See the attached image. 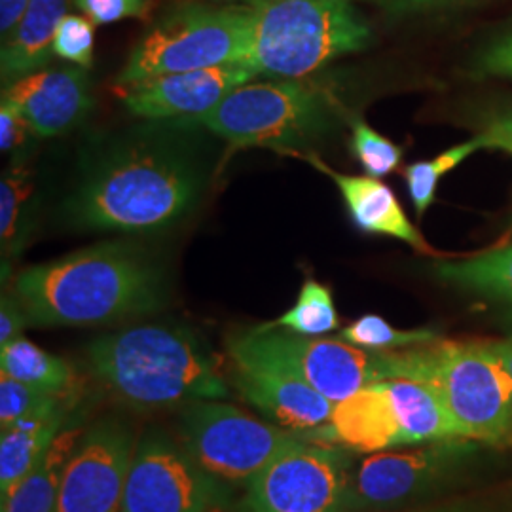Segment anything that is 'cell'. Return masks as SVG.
<instances>
[{"mask_svg": "<svg viewBox=\"0 0 512 512\" xmlns=\"http://www.w3.org/2000/svg\"><path fill=\"white\" fill-rule=\"evenodd\" d=\"M429 512H458V511H452V509H439V511H429Z\"/></svg>", "mask_w": 512, "mask_h": 512, "instance_id": "40", "label": "cell"}, {"mask_svg": "<svg viewBox=\"0 0 512 512\" xmlns=\"http://www.w3.org/2000/svg\"><path fill=\"white\" fill-rule=\"evenodd\" d=\"M31 175L23 167H12L4 173L0 183V239L4 255L18 253L21 245V215L33 186L29 183Z\"/></svg>", "mask_w": 512, "mask_h": 512, "instance_id": "29", "label": "cell"}, {"mask_svg": "<svg viewBox=\"0 0 512 512\" xmlns=\"http://www.w3.org/2000/svg\"><path fill=\"white\" fill-rule=\"evenodd\" d=\"M476 137L482 141V147L503 150L512 156V110L494 116Z\"/></svg>", "mask_w": 512, "mask_h": 512, "instance_id": "36", "label": "cell"}, {"mask_svg": "<svg viewBox=\"0 0 512 512\" xmlns=\"http://www.w3.org/2000/svg\"><path fill=\"white\" fill-rule=\"evenodd\" d=\"M135 448L128 423L112 416L95 421L67 459L55 512H122Z\"/></svg>", "mask_w": 512, "mask_h": 512, "instance_id": "13", "label": "cell"}, {"mask_svg": "<svg viewBox=\"0 0 512 512\" xmlns=\"http://www.w3.org/2000/svg\"><path fill=\"white\" fill-rule=\"evenodd\" d=\"M74 6L93 25H110L122 19L145 18L148 0H74Z\"/></svg>", "mask_w": 512, "mask_h": 512, "instance_id": "32", "label": "cell"}, {"mask_svg": "<svg viewBox=\"0 0 512 512\" xmlns=\"http://www.w3.org/2000/svg\"><path fill=\"white\" fill-rule=\"evenodd\" d=\"M228 353L239 395L275 425L306 435L330 420L332 401L291 368L256 349L243 334L228 340Z\"/></svg>", "mask_w": 512, "mask_h": 512, "instance_id": "14", "label": "cell"}, {"mask_svg": "<svg viewBox=\"0 0 512 512\" xmlns=\"http://www.w3.org/2000/svg\"><path fill=\"white\" fill-rule=\"evenodd\" d=\"M203 169L190 150L167 137H139L110 147L67 203L88 230L145 234L183 219L202 196Z\"/></svg>", "mask_w": 512, "mask_h": 512, "instance_id": "2", "label": "cell"}, {"mask_svg": "<svg viewBox=\"0 0 512 512\" xmlns=\"http://www.w3.org/2000/svg\"><path fill=\"white\" fill-rule=\"evenodd\" d=\"M65 404H74L73 393H52L33 385L18 382L6 374L0 376V427L6 429L14 423L37 414H44Z\"/></svg>", "mask_w": 512, "mask_h": 512, "instance_id": "28", "label": "cell"}, {"mask_svg": "<svg viewBox=\"0 0 512 512\" xmlns=\"http://www.w3.org/2000/svg\"><path fill=\"white\" fill-rule=\"evenodd\" d=\"M95 382L137 412L228 397L217 359L192 330L141 325L103 334L86 348Z\"/></svg>", "mask_w": 512, "mask_h": 512, "instance_id": "3", "label": "cell"}, {"mask_svg": "<svg viewBox=\"0 0 512 512\" xmlns=\"http://www.w3.org/2000/svg\"><path fill=\"white\" fill-rule=\"evenodd\" d=\"M349 450L304 439L245 488L236 512H349Z\"/></svg>", "mask_w": 512, "mask_h": 512, "instance_id": "9", "label": "cell"}, {"mask_svg": "<svg viewBox=\"0 0 512 512\" xmlns=\"http://www.w3.org/2000/svg\"><path fill=\"white\" fill-rule=\"evenodd\" d=\"M480 73L512 78V33L494 42L480 59Z\"/></svg>", "mask_w": 512, "mask_h": 512, "instance_id": "35", "label": "cell"}, {"mask_svg": "<svg viewBox=\"0 0 512 512\" xmlns=\"http://www.w3.org/2000/svg\"><path fill=\"white\" fill-rule=\"evenodd\" d=\"M256 76L243 65L162 74L120 86V99L133 116L154 122H184L215 109L228 93L253 82Z\"/></svg>", "mask_w": 512, "mask_h": 512, "instance_id": "15", "label": "cell"}, {"mask_svg": "<svg viewBox=\"0 0 512 512\" xmlns=\"http://www.w3.org/2000/svg\"><path fill=\"white\" fill-rule=\"evenodd\" d=\"M82 431L67 425L31 473L0 499L2 512H55L61 475Z\"/></svg>", "mask_w": 512, "mask_h": 512, "instance_id": "22", "label": "cell"}, {"mask_svg": "<svg viewBox=\"0 0 512 512\" xmlns=\"http://www.w3.org/2000/svg\"><path fill=\"white\" fill-rule=\"evenodd\" d=\"M473 446L467 439L418 444L414 450L368 454L351 471L349 512L389 511L448 482Z\"/></svg>", "mask_w": 512, "mask_h": 512, "instance_id": "11", "label": "cell"}, {"mask_svg": "<svg viewBox=\"0 0 512 512\" xmlns=\"http://www.w3.org/2000/svg\"><path fill=\"white\" fill-rule=\"evenodd\" d=\"M29 0H0V35L10 37L27 10Z\"/></svg>", "mask_w": 512, "mask_h": 512, "instance_id": "37", "label": "cell"}, {"mask_svg": "<svg viewBox=\"0 0 512 512\" xmlns=\"http://www.w3.org/2000/svg\"><path fill=\"white\" fill-rule=\"evenodd\" d=\"M385 353L389 380H414L433 389L465 439H512V376L490 346L437 340Z\"/></svg>", "mask_w": 512, "mask_h": 512, "instance_id": "4", "label": "cell"}, {"mask_svg": "<svg viewBox=\"0 0 512 512\" xmlns=\"http://www.w3.org/2000/svg\"><path fill=\"white\" fill-rule=\"evenodd\" d=\"M179 435L190 458L226 486H247L274 459L306 439L220 399L186 404Z\"/></svg>", "mask_w": 512, "mask_h": 512, "instance_id": "8", "label": "cell"}, {"mask_svg": "<svg viewBox=\"0 0 512 512\" xmlns=\"http://www.w3.org/2000/svg\"><path fill=\"white\" fill-rule=\"evenodd\" d=\"M378 2L391 10H414V8H423V6L439 4L446 0H378Z\"/></svg>", "mask_w": 512, "mask_h": 512, "instance_id": "38", "label": "cell"}, {"mask_svg": "<svg viewBox=\"0 0 512 512\" xmlns=\"http://www.w3.org/2000/svg\"><path fill=\"white\" fill-rule=\"evenodd\" d=\"M482 141L475 137L467 143H461L458 147L448 148L446 152L439 154L437 158L429 162H416L404 169V179L408 184V194L414 203L416 215L423 217V213L429 209V205L435 200L437 186L440 179L456 169L461 162H465L476 150H480Z\"/></svg>", "mask_w": 512, "mask_h": 512, "instance_id": "26", "label": "cell"}, {"mask_svg": "<svg viewBox=\"0 0 512 512\" xmlns=\"http://www.w3.org/2000/svg\"><path fill=\"white\" fill-rule=\"evenodd\" d=\"M67 6L69 0H29L18 27L2 40L0 73L4 88L48 67L54 55L55 31L67 16Z\"/></svg>", "mask_w": 512, "mask_h": 512, "instance_id": "19", "label": "cell"}, {"mask_svg": "<svg viewBox=\"0 0 512 512\" xmlns=\"http://www.w3.org/2000/svg\"><path fill=\"white\" fill-rule=\"evenodd\" d=\"M302 437L363 454L406 446L403 425L384 382L366 385L334 404L330 420Z\"/></svg>", "mask_w": 512, "mask_h": 512, "instance_id": "17", "label": "cell"}, {"mask_svg": "<svg viewBox=\"0 0 512 512\" xmlns=\"http://www.w3.org/2000/svg\"><path fill=\"white\" fill-rule=\"evenodd\" d=\"M38 137H57L84 122L93 107L92 80L84 67L42 69L2 90Z\"/></svg>", "mask_w": 512, "mask_h": 512, "instance_id": "16", "label": "cell"}, {"mask_svg": "<svg viewBox=\"0 0 512 512\" xmlns=\"http://www.w3.org/2000/svg\"><path fill=\"white\" fill-rule=\"evenodd\" d=\"M243 336L256 349L291 368L298 378L334 404L366 385L389 380L385 351L357 348L340 338L298 336L285 330L258 327L243 332Z\"/></svg>", "mask_w": 512, "mask_h": 512, "instance_id": "12", "label": "cell"}, {"mask_svg": "<svg viewBox=\"0 0 512 512\" xmlns=\"http://www.w3.org/2000/svg\"><path fill=\"white\" fill-rule=\"evenodd\" d=\"M93 23L86 16L67 14L61 19L54 37V55L90 69L93 63Z\"/></svg>", "mask_w": 512, "mask_h": 512, "instance_id": "31", "label": "cell"}, {"mask_svg": "<svg viewBox=\"0 0 512 512\" xmlns=\"http://www.w3.org/2000/svg\"><path fill=\"white\" fill-rule=\"evenodd\" d=\"M25 329H29L27 315L19 304L18 296L10 289L8 293L2 294L0 302V348L21 338Z\"/></svg>", "mask_w": 512, "mask_h": 512, "instance_id": "33", "label": "cell"}, {"mask_svg": "<svg viewBox=\"0 0 512 512\" xmlns=\"http://www.w3.org/2000/svg\"><path fill=\"white\" fill-rule=\"evenodd\" d=\"M340 340L368 351H395L416 348L437 342L435 330H399L389 325L380 315H363L349 327L340 330Z\"/></svg>", "mask_w": 512, "mask_h": 512, "instance_id": "27", "label": "cell"}, {"mask_svg": "<svg viewBox=\"0 0 512 512\" xmlns=\"http://www.w3.org/2000/svg\"><path fill=\"white\" fill-rule=\"evenodd\" d=\"M0 372L52 393H73L74 372L67 361L52 355L25 336L0 348Z\"/></svg>", "mask_w": 512, "mask_h": 512, "instance_id": "24", "label": "cell"}, {"mask_svg": "<svg viewBox=\"0 0 512 512\" xmlns=\"http://www.w3.org/2000/svg\"><path fill=\"white\" fill-rule=\"evenodd\" d=\"M490 349L497 355V359L503 363V366L509 370L512 376V338L495 342V344H488Z\"/></svg>", "mask_w": 512, "mask_h": 512, "instance_id": "39", "label": "cell"}, {"mask_svg": "<svg viewBox=\"0 0 512 512\" xmlns=\"http://www.w3.org/2000/svg\"><path fill=\"white\" fill-rule=\"evenodd\" d=\"M249 40V8L177 4L135 44L118 76V86L162 74L239 65L249 50Z\"/></svg>", "mask_w": 512, "mask_h": 512, "instance_id": "6", "label": "cell"}, {"mask_svg": "<svg viewBox=\"0 0 512 512\" xmlns=\"http://www.w3.org/2000/svg\"><path fill=\"white\" fill-rule=\"evenodd\" d=\"M27 131H31L25 118L21 116L14 105L2 101L0 107V148L2 152H10L14 148L21 147L25 141Z\"/></svg>", "mask_w": 512, "mask_h": 512, "instance_id": "34", "label": "cell"}, {"mask_svg": "<svg viewBox=\"0 0 512 512\" xmlns=\"http://www.w3.org/2000/svg\"><path fill=\"white\" fill-rule=\"evenodd\" d=\"M289 154L310 162L319 171L329 175L338 186L344 202L348 205L349 215L359 230L366 234L399 239L420 253H433V249L427 245V241L416 230V226L408 220L403 205L387 184L378 181L376 177L342 175L329 165L323 164L321 158L315 154Z\"/></svg>", "mask_w": 512, "mask_h": 512, "instance_id": "18", "label": "cell"}, {"mask_svg": "<svg viewBox=\"0 0 512 512\" xmlns=\"http://www.w3.org/2000/svg\"><path fill=\"white\" fill-rule=\"evenodd\" d=\"M73 404L18 421L2 429L0 437V495L8 494L21 478L33 471L50 450L57 435L69 425Z\"/></svg>", "mask_w": 512, "mask_h": 512, "instance_id": "20", "label": "cell"}, {"mask_svg": "<svg viewBox=\"0 0 512 512\" xmlns=\"http://www.w3.org/2000/svg\"><path fill=\"white\" fill-rule=\"evenodd\" d=\"M435 274L461 291L512 304V245L465 260L440 262Z\"/></svg>", "mask_w": 512, "mask_h": 512, "instance_id": "23", "label": "cell"}, {"mask_svg": "<svg viewBox=\"0 0 512 512\" xmlns=\"http://www.w3.org/2000/svg\"><path fill=\"white\" fill-rule=\"evenodd\" d=\"M251 40L239 65L300 80L370 44V27L351 0H251Z\"/></svg>", "mask_w": 512, "mask_h": 512, "instance_id": "5", "label": "cell"}, {"mask_svg": "<svg viewBox=\"0 0 512 512\" xmlns=\"http://www.w3.org/2000/svg\"><path fill=\"white\" fill-rule=\"evenodd\" d=\"M12 293L29 327H93L162 310L169 283L143 247L103 241L21 270Z\"/></svg>", "mask_w": 512, "mask_h": 512, "instance_id": "1", "label": "cell"}, {"mask_svg": "<svg viewBox=\"0 0 512 512\" xmlns=\"http://www.w3.org/2000/svg\"><path fill=\"white\" fill-rule=\"evenodd\" d=\"M203 126L234 148L291 152L329 128V105L317 88L296 80L249 82L207 114L181 126Z\"/></svg>", "mask_w": 512, "mask_h": 512, "instance_id": "7", "label": "cell"}, {"mask_svg": "<svg viewBox=\"0 0 512 512\" xmlns=\"http://www.w3.org/2000/svg\"><path fill=\"white\" fill-rule=\"evenodd\" d=\"M228 497V486L203 471L181 442L150 433L137 442L122 512H215Z\"/></svg>", "mask_w": 512, "mask_h": 512, "instance_id": "10", "label": "cell"}, {"mask_svg": "<svg viewBox=\"0 0 512 512\" xmlns=\"http://www.w3.org/2000/svg\"><path fill=\"white\" fill-rule=\"evenodd\" d=\"M338 327L340 319L332 291L315 279H306L293 308L274 321L260 325L258 329L285 330L298 336H323L338 330Z\"/></svg>", "mask_w": 512, "mask_h": 512, "instance_id": "25", "label": "cell"}, {"mask_svg": "<svg viewBox=\"0 0 512 512\" xmlns=\"http://www.w3.org/2000/svg\"><path fill=\"white\" fill-rule=\"evenodd\" d=\"M351 152L363 165L366 175L376 179L395 171L403 160V148L385 139L363 120H355L351 126Z\"/></svg>", "mask_w": 512, "mask_h": 512, "instance_id": "30", "label": "cell"}, {"mask_svg": "<svg viewBox=\"0 0 512 512\" xmlns=\"http://www.w3.org/2000/svg\"><path fill=\"white\" fill-rule=\"evenodd\" d=\"M385 389L403 425L406 446L465 439L463 429L433 389L414 380H384Z\"/></svg>", "mask_w": 512, "mask_h": 512, "instance_id": "21", "label": "cell"}]
</instances>
